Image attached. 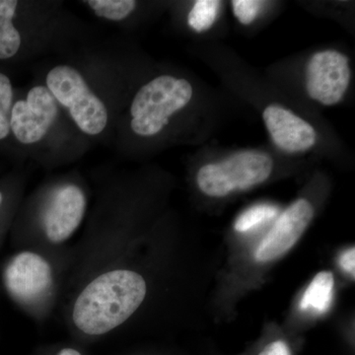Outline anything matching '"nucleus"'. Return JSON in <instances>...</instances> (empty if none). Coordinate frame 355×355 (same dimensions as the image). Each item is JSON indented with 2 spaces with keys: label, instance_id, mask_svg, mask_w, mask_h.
<instances>
[{
  "label": "nucleus",
  "instance_id": "f257e3e1",
  "mask_svg": "<svg viewBox=\"0 0 355 355\" xmlns=\"http://www.w3.org/2000/svg\"><path fill=\"white\" fill-rule=\"evenodd\" d=\"M146 295V282L139 273L127 270L103 273L77 298L74 324L86 335H104L125 323Z\"/></svg>",
  "mask_w": 355,
  "mask_h": 355
},
{
  "label": "nucleus",
  "instance_id": "f03ea898",
  "mask_svg": "<svg viewBox=\"0 0 355 355\" xmlns=\"http://www.w3.org/2000/svg\"><path fill=\"white\" fill-rule=\"evenodd\" d=\"M193 89L188 80L172 76H160L137 91L130 105V128L135 135H157L177 112L188 106Z\"/></svg>",
  "mask_w": 355,
  "mask_h": 355
},
{
  "label": "nucleus",
  "instance_id": "7ed1b4c3",
  "mask_svg": "<svg viewBox=\"0 0 355 355\" xmlns=\"http://www.w3.org/2000/svg\"><path fill=\"white\" fill-rule=\"evenodd\" d=\"M46 83L55 101L69 110L81 132L88 135L104 132L108 125V110L78 70L70 65H58L50 70Z\"/></svg>",
  "mask_w": 355,
  "mask_h": 355
},
{
  "label": "nucleus",
  "instance_id": "20e7f679",
  "mask_svg": "<svg viewBox=\"0 0 355 355\" xmlns=\"http://www.w3.org/2000/svg\"><path fill=\"white\" fill-rule=\"evenodd\" d=\"M272 159L259 151L233 154L220 162L203 165L197 183L205 195L223 198L233 191H246L263 184L272 174Z\"/></svg>",
  "mask_w": 355,
  "mask_h": 355
},
{
  "label": "nucleus",
  "instance_id": "39448f33",
  "mask_svg": "<svg viewBox=\"0 0 355 355\" xmlns=\"http://www.w3.org/2000/svg\"><path fill=\"white\" fill-rule=\"evenodd\" d=\"M352 79L349 60L338 51H317L306 67L305 86L308 95L324 106L342 101Z\"/></svg>",
  "mask_w": 355,
  "mask_h": 355
},
{
  "label": "nucleus",
  "instance_id": "423d86ee",
  "mask_svg": "<svg viewBox=\"0 0 355 355\" xmlns=\"http://www.w3.org/2000/svg\"><path fill=\"white\" fill-rule=\"evenodd\" d=\"M58 114V102L51 91L46 86H35L26 100L13 105L10 130L21 144H37L46 137Z\"/></svg>",
  "mask_w": 355,
  "mask_h": 355
},
{
  "label": "nucleus",
  "instance_id": "0eeeda50",
  "mask_svg": "<svg viewBox=\"0 0 355 355\" xmlns=\"http://www.w3.org/2000/svg\"><path fill=\"white\" fill-rule=\"evenodd\" d=\"M313 216L314 209L305 198L291 203L259 245L254 253L256 260L266 263L287 253L305 232Z\"/></svg>",
  "mask_w": 355,
  "mask_h": 355
},
{
  "label": "nucleus",
  "instance_id": "6e6552de",
  "mask_svg": "<svg viewBox=\"0 0 355 355\" xmlns=\"http://www.w3.org/2000/svg\"><path fill=\"white\" fill-rule=\"evenodd\" d=\"M4 280L9 293L21 302H34L44 296L53 282L51 266L39 254L23 252L7 266Z\"/></svg>",
  "mask_w": 355,
  "mask_h": 355
},
{
  "label": "nucleus",
  "instance_id": "1a4fd4ad",
  "mask_svg": "<svg viewBox=\"0 0 355 355\" xmlns=\"http://www.w3.org/2000/svg\"><path fill=\"white\" fill-rule=\"evenodd\" d=\"M263 119L273 144L284 153H306L316 144L315 128L291 110L270 105L263 110Z\"/></svg>",
  "mask_w": 355,
  "mask_h": 355
},
{
  "label": "nucleus",
  "instance_id": "9d476101",
  "mask_svg": "<svg viewBox=\"0 0 355 355\" xmlns=\"http://www.w3.org/2000/svg\"><path fill=\"white\" fill-rule=\"evenodd\" d=\"M86 209L83 191L74 184L58 189L44 216V231L51 242L69 239L83 221Z\"/></svg>",
  "mask_w": 355,
  "mask_h": 355
},
{
  "label": "nucleus",
  "instance_id": "9b49d317",
  "mask_svg": "<svg viewBox=\"0 0 355 355\" xmlns=\"http://www.w3.org/2000/svg\"><path fill=\"white\" fill-rule=\"evenodd\" d=\"M335 279L331 272L318 273L307 287L300 301V309L323 314L330 308Z\"/></svg>",
  "mask_w": 355,
  "mask_h": 355
},
{
  "label": "nucleus",
  "instance_id": "f8f14e48",
  "mask_svg": "<svg viewBox=\"0 0 355 355\" xmlns=\"http://www.w3.org/2000/svg\"><path fill=\"white\" fill-rule=\"evenodd\" d=\"M17 6L15 0H0V60L13 58L21 46L20 33L13 24Z\"/></svg>",
  "mask_w": 355,
  "mask_h": 355
},
{
  "label": "nucleus",
  "instance_id": "ddd939ff",
  "mask_svg": "<svg viewBox=\"0 0 355 355\" xmlns=\"http://www.w3.org/2000/svg\"><path fill=\"white\" fill-rule=\"evenodd\" d=\"M221 2L216 0H198L191 7L188 15V24L193 31H207L216 23Z\"/></svg>",
  "mask_w": 355,
  "mask_h": 355
},
{
  "label": "nucleus",
  "instance_id": "4468645a",
  "mask_svg": "<svg viewBox=\"0 0 355 355\" xmlns=\"http://www.w3.org/2000/svg\"><path fill=\"white\" fill-rule=\"evenodd\" d=\"M86 3L98 17L111 21L125 19L137 8L133 0H89Z\"/></svg>",
  "mask_w": 355,
  "mask_h": 355
},
{
  "label": "nucleus",
  "instance_id": "2eb2a0df",
  "mask_svg": "<svg viewBox=\"0 0 355 355\" xmlns=\"http://www.w3.org/2000/svg\"><path fill=\"white\" fill-rule=\"evenodd\" d=\"M277 207L270 205H258L247 209L238 217L235 222V230L238 232H247L258 227L266 221L272 220L277 214Z\"/></svg>",
  "mask_w": 355,
  "mask_h": 355
},
{
  "label": "nucleus",
  "instance_id": "dca6fc26",
  "mask_svg": "<svg viewBox=\"0 0 355 355\" xmlns=\"http://www.w3.org/2000/svg\"><path fill=\"white\" fill-rule=\"evenodd\" d=\"M13 89L10 79L0 73V140L10 132V116L12 110Z\"/></svg>",
  "mask_w": 355,
  "mask_h": 355
},
{
  "label": "nucleus",
  "instance_id": "f3484780",
  "mask_svg": "<svg viewBox=\"0 0 355 355\" xmlns=\"http://www.w3.org/2000/svg\"><path fill=\"white\" fill-rule=\"evenodd\" d=\"M263 2L256 0H234L232 1L233 13L243 25H250L256 20Z\"/></svg>",
  "mask_w": 355,
  "mask_h": 355
},
{
  "label": "nucleus",
  "instance_id": "a211bd4d",
  "mask_svg": "<svg viewBox=\"0 0 355 355\" xmlns=\"http://www.w3.org/2000/svg\"><path fill=\"white\" fill-rule=\"evenodd\" d=\"M340 268L345 270V272L349 273L352 275L354 279L355 275V249L354 247L350 248V249L345 251V253L342 254L340 257Z\"/></svg>",
  "mask_w": 355,
  "mask_h": 355
},
{
  "label": "nucleus",
  "instance_id": "6ab92c4d",
  "mask_svg": "<svg viewBox=\"0 0 355 355\" xmlns=\"http://www.w3.org/2000/svg\"><path fill=\"white\" fill-rule=\"evenodd\" d=\"M259 355H291V350L284 340H277L266 345Z\"/></svg>",
  "mask_w": 355,
  "mask_h": 355
},
{
  "label": "nucleus",
  "instance_id": "aec40b11",
  "mask_svg": "<svg viewBox=\"0 0 355 355\" xmlns=\"http://www.w3.org/2000/svg\"><path fill=\"white\" fill-rule=\"evenodd\" d=\"M58 355H83L80 352H77L76 349H64L60 350Z\"/></svg>",
  "mask_w": 355,
  "mask_h": 355
},
{
  "label": "nucleus",
  "instance_id": "412c9836",
  "mask_svg": "<svg viewBox=\"0 0 355 355\" xmlns=\"http://www.w3.org/2000/svg\"><path fill=\"white\" fill-rule=\"evenodd\" d=\"M1 202H2V195H1V193H0V205H1Z\"/></svg>",
  "mask_w": 355,
  "mask_h": 355
}]
</instances>
